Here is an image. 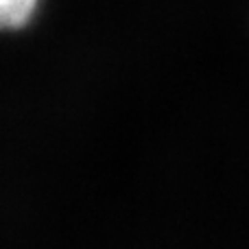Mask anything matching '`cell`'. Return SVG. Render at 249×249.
<instances>
[{
	"mask_svg": "<svg viewBox=\"0 0 249 249\" xmlns=\"http://www.w3.org/2000/svg\"><path fill=\"white\" fill-rule=\"evenodd\" d=\"M37 0H0V20L4 29H22L33 18Z\"/></svg>",
	"mask_w": 249,
	"mask_h": 249,
	"instance_id": "6da1fadb",
	"label": "cell"
}]
</instances>
